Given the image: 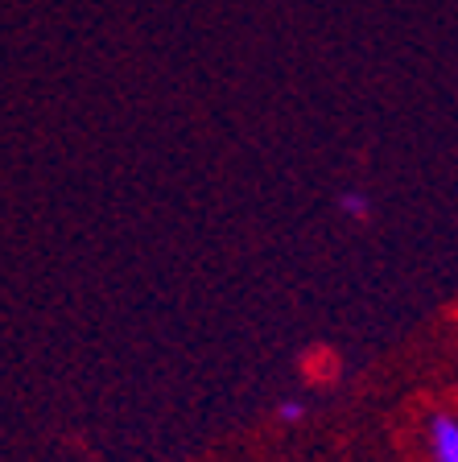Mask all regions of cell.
<instances>
[{
  "label": "cell",
  "instance_id": "obj_1",
  "mask_svg": "<svg viewBox=\"0 0 458 462\" xmlns=\"http://www.w3.org/2000/svg\"><path fill=\"white\" fill-rule=\"evenodd\" d=\"M425 438H430V458L434 462H458V417L434 413Z\"/></svg>",
  "mask_w": 458,
  "mask_h": 462
},
{
  "label": "cell",
  "instance_id": "obj_2",
  "mask_svg": "<svg viewBox=\"0 0 458 462\" xmlns=\"http://www.w3.org/2000/svg\"><path fill=\"white\" fill-rule=\"evenodd\" d=\"M339 211H343L347 219H368V215H372V202H368V194L347 190L343 199H339Z\"/></svg>",
  "mask_w": 458,
  "mask_h": 462
},
{
  "label": "cell",
  "instance_id": "obj_3",
  "mask_svg": "<svg viewBox=\"0 0 458 462\" xmlns=\"http://www.w3.org/2000/svg\"><path fill=\"white\" fill-rule=\"evenodd\" d=\"M305 417V404L302 401H281L277 404V421H302Z\"/></svg>",
  "mask_w": 458,
  "mask_h": 462
}]
</instances>
